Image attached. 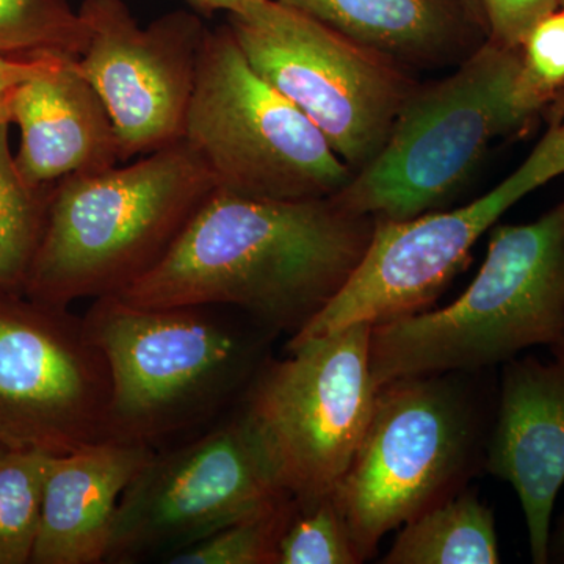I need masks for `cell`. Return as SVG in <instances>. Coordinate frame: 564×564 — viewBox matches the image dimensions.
<instances>
[{"label":"cell","instance_id":"1","mask_svg":"<svg viewBox=\"0 0 564 564\" xmlns=\"http://www.w3.org/2000/svg\"><path fill=\"white\" fill-rule=\"evenodd\" d=\"M375 223L334 196L270 202L215 191L161 262L118 296L141 307H234L293 336L350 280Z\"/></svg>","mask_w":564,"mask_h":564},{"label":"cell","instance_id":"2","mask_svg":"<svg viewBox=\"0 0 564 564\" xmlns=\"http://www.w3.org/2000/svg\"><path fill=\"white\" fill-rule=\"evenodd\" d=\"M215 191L182 140L131 165L58 181L22 292L61 307L118 295L161 262Z\"/></svg>","mask_w":564,"mask_h":564},{"label":"cell","instance_id":"3","mask_svg":"<svg viewBox=\"0 0 564 564\" xmlns=\"http://www.w3.org/2000/svg\"><path fill=\"white\" fill-rule=\"evenodd\" d=\"M564 333V196L524 225L491 229L484 265L448 306L373 325L378 386L411 375L494 369Z\"/></svg>","mask_w":564,"mask_h":564},{"label":"cell","instance_id":"4","mask_svg":"<svg viewBox=\"0 0 564 564\" xmlns=\"http://www.w3.org/2000/svg\"><path fill=\"white\" fill-rule=\"evenodd\" d=\"M545 106L527 80L521 50L486 39L452 76L417 85L383 150L334 198L375 220L436 212L494 141L525 128Z\"/></svg>","mask_w":564,"mask_h":564},{"label":"cell","instance_id":"5","mask_svg":"<svg viewBox=\"0 0 564 564\" xmlns=\"http://www.w3.org/2000/svg\"><path fill=\"white\" fill-rule=\"evenodd\" d=\"M212 307L95 300L84 322L110 369L107 440L152 447L251 383L262 366L261 340Z\"/></svg>","mask_w":564,"mask_h":564},{"label":"cell","instance_id":"6","mask_svg":"<svg viewBox=\"0 0 564 564\" xmlns=\"http://www.w3.org/2000/svg\"><path fill=\"white\" fill-rule=\"evenodd\" d=\"M466 372L411 375L378 386L372 415L333 494L359 560L386 534L462 491L485 469L492 421Z\"/></svg>","mask_w":564,"mask_h":564},{"label":"cell","instance_id":"7","mask_svg":"<svg viewBox=\"0 0 564 564\" xmlns=\"http://www.w3.org/2000/svg\"><path fill=\"white\" fill-rule=\"evenodd\" d=\"M182 141L217 191L243 198H329L352 177L317 126L252 69L228 22L207 31Z\"/></svg>","mask_w":564,"mask_h":564},{"label":"cell","instance_id":"8","mask_svg":"<svg viewBox=\"0 0 564 564\" xmlns=\"http://www.w3.org/2000/svg\"><path fill=\"white\" fill-rule=\"evenodd\" d=\"M373 325L288 345L248 384L240 408L274 480L307 508L332 497L358 451L378 384L370 364Z\"/></svg>","mask_w":564,"mask_h":564},{"label":"cell","instance_id":"9","mask_svg":"<svg viewBox=\"0 0 564 564\" xmlns=\"http://www.w3.org/2000/svg\"><path fill=\"white\" fill-rule=\"evenodd\" d=\"M252 69L317 126L352 174L383 150L419 82L399 62L270 0L251 20L228 17Z\"/></svg>","mask_w":564,"mask_h":564},{"label":"cell","instance_id":"10","mask_svg":"<svg viewBox=\"0 0 564 564\" xmlns=\"http://www.w3.org/2000/svg\"><path fill=\"white\" fill-rule=\"evenodd\" d=\"M289 497L239 411L193 443L152 456L122 494L104 563H166Z\"/></svg>","mask_w":564,"mask_h":564},{"label":"cell","instance_id":"11","mask_svg":"<svg viewBox=\"0 0 564 564\" xmlns=\"http://www.w3.org/2000/svg\"><path fill=\"white\" fill-rule=\"evenodd\" d=\"M0 289V441L68 454L107 440L109 364L84 318Z\"/></svg>","mask_w":564,"mask_h":564},{"label":"cell","instance_id":"12","mask_svg":"<svg viewBox=\"0 0 564 564\" xmlns=\"http://www.w3.org/2000/svg\"><path fill=\"white\" fill-rule=\"evenodd\" d=\"M77 11L87 44L76 65L109 111L120 161L181 141L209 31L199 14L172 11L141 28L122 0H84Z\"/></svg>","mask_w":564,"mask_h":564},{"label":"cell","instance_id":"13","mask_svg":"<svg viewBox=\"0 0 564 564\" xmlns=\"http://www.w3.org/2000/svg\"><path fill=\"white\" fill-rule=\"evenodd\" d=\"M551 358L502 364L485 470L514 489L524 511L530 556L549 563L554 508L564 486V333Z\"/></svg>","mask_w":564,"mask_h":564},{"label":"cell","instance_id":"14","mask_svg":"<svg viewBox=\"0 0 564 564\" xmlns=\"http://www.w3.org/2000/svg\"><path fill=\"white\" fill-rule=\"evenodd\" d=\"M76 62H58L10 95L11 122L21 131L14 161L31 187L121 163L109 111Z\"/></svg>","mask_w":564,"mask_h":564},{"label":"cell","instance_id":"15","mask_svg":"<svg viewBox=\"0 0 564 564\" xmlns=\"http://www.w3.org/2000/svg\"><path fill=\"white\" fill-rule=\"evenodd\" d=\"M154 455L150 445L117 440L52 455L31 563L106 562L122 494Z\"/></svg>","mask_w":564,"mask_h":564},{"label":"cell","instance_id":"16","mask_svg":"<svg viewBox=\"0 0 564 564\" xmlns=\"http://www.w3.org/2000/svg\"><path fill=\"white\" fill-rule=\"evenodd\" d=\"M404 68L466 61L488 33L456 0H274Z\"/></svg>","mask_w":564,"mask_h":564},{"label":"cell","instance_id":"17","mask_svg":"<svg viewBox=\"0 0 564 564\" xmlns=\"http://www.w3.org/2000/svg\"><path fill=\"white\" fill-rule=\"evenodd\" d=\"M381 563H500L492 510L463 488L402 525Z\"/></svg>","mask_w":564,"mask_h":564},{"label":"cell","instance_id":"18","mask_svg":"<svg viewBox=\"0 0 564 564\" xmlns=\"http://www.w3.org/2000/svg\"><path fill=\"white\" fill-rule=\"evenodd\" d=\"M54 185L36 188L22 180L11 152L10 122L0 126V289H24Z\"/></svg>","mask_w":564,"mask_h":564},{"label":"cell","instance_id":"19","mask_svg":"<svg viewBox=\"0 0 564 564\" xmlns=\"http://www.w3.org/2000/svg\"><path fill=\"white\" fill-rule=\"evenodd\" d=\"M87 44L69 0H0V55L77 61Z\"/></svg>","mask_w":564,"mask_h":564},{"label":"cell","instance_id":"20","mask_svg":"<svg viewBox=\"0 0 564 564\" xmlns=\"http://www.w3.org/2000/svg\"><path fill=\"white\" fill-rule=\"evenodd\" d=\"M51 456L41 448L0 456V564L31 563Z\"/></svg>","mask_w":564,"mask_h":564},{"label":"cell","instance_id":"21","mask_svg":"<svg viewBox=\"0 0 564 564\" xmlns=\"http://www.w3.org/2000/svg\"><path fill=\"white\" fill-rule=\"evenodd\" d=\"M295 500L225 527L169 560L170 564H276L278 544L295 511Z\"/></svg>","mask_w":564,"mask_h":564},{"label":"cell","instance_id":"22","mask_svg":"<svg viewBox=\"0 0 564 564\" xmlns=\"http://www.w3.org/2000/svg\"><path fill=\"white\" fill-rule=\"evenodd\" d=\"M362 563L333 496L295 508L278 544L276 564Z\"/></svg>","mask_w":564,"mask_h":564},{"label":"cell","instance_id":"23","mask_svg":"<svg viewBox=\"0 0 564 564\" xmlns=\"http://www.w3.org/2000/svg\"><path fill=\"white\" fill-rule=\"evenodd\" d=\"M530 85L552 104L564 95V9L533 25L521 47Z\"/></svg>","mask_w":564,"mask_h":564},{"label":"cell","instance_id":"24","mask_svg":"<svg viewBox=\"0 0 564 564\" xmlns=\"http://www.w3.org/2000/svg\"><path fill=\"white\" fill-rule=\"evenodd\" d=\"M488 40L505 47L521 50L538 21L562 9L558 0H480Z\"/></svg>","mask_w":564,"mask_h":564},{"label":"cell","instance_id":"25","mask_svg":"<svg viewBox=\"0 0 564 564\" xmlns=\"http://www.w3.org/2000/svg\"><path fill=\"white\" fill-rule=\"evenodd\" d=\"M62 62L61 58H11L0 55V99L7 98L25 82L35 79L52 66Z\"/></svg>","mask_w":564,"mask_h":564},{"label":"cell","instance_id":"26","mask_svg":"<svg viewBox=\"0 0 564 564\" xmlns=\"http://www.w3.org/2000/svg\"><path fill=\"white\" fill-rule=\"evenodd\" d=\"M196 11L212 14L215 11H225L228 17H239L243 20H251L258 17L270 0H187Z\"/></svg>","mask_w":564,"mask_h":564},{"label":"cell","instance_id":"27","mask_svg":"<svg viewBox=\"0 0 564 564\" xmlns=\"http://www.w3.org/2000/svg\"><path fill=\"white\" fill-rule=\"evenodd\" d=\"M549 563H564V510L552 525L549 540Z\"/></svg>","mask_w":564,"mask_h":564},{"label":"cell","instance_id":"28","mask_svg":"<svg viewBox=\"0 0 564 564\" xmlns=\"http://www.w3.org/2000/svg\"><path fill=\"white\" fill-rule=\"evenodd\" d=\"M456 2L462 3L463 9L485 29L486 33H488V24H486L485 11L480 0H456Z\"/></svg>","mask_w":564,"mask_h":564},{"label":"cell","instance_id":"29","mask_svg":"<svg viewBox=\"0 0 564 564\" xmlns=\"http://www.w3.org/2000/svg\"><path fill=\"white\" fill-rule=\"evenodd\" d=\"M10 95L0 99V126L6 124V122L11 124Z\"/></svg>","mask_w":564,"mask_h":564},{"label":"cell","instance_id":"30","mask_svg":"<svg viewBox=\"0 0 564 564\" xmlns=\"http://www.w3.org/2000/svg\"><path fill=\"white\" fill-rule=\"evenodd\" d=\"M7 451H10L9 447H7L6 444L2 443V441H0V456H2L3 454H6Z\"/></svg>","mask_w":564,"mask_h":564},{"label":"cell","instance_id":"31","mask_svg":"<svg viewBox=\"0 0 564 564\" xmlns=\"http://www.w3.org/2000/svg\"><path fill=\"white\" fill-rule=\"evenodd\" d=\"M560 7H564V0H558Z\"/></svg>","mask_w":564,"mask_h":564},{"label":"cell","instance_id":"32","mask_svg":"<svg viewBox=\"0 0 564 564\" xmlns=\"http://www.w3.org/2000/svg\"><path fill=\"white\" fill-rule=\"evenodd\" d=\"M563 9H564V7H563Z\"/></svg>","mask_w":564,"mask_h":564}]
</instances>
